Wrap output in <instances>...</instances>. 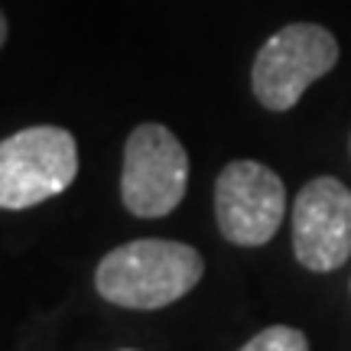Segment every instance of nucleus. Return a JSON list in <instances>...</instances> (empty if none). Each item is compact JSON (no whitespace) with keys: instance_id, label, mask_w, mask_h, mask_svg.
Returning <instances> with one entry per match:
<instances>
[{"instance_id":"nucleus-7","label":"nucleus","mask_w":351,"mask_h":351,"mask_svg":"<svg viewBox=\"0 0 351 351\" xmlns=\"http://www.w3.org/2000/svg\"><path fill=\"white\" fill-rule=\"evenodd\" d=\"M238 351H309V339L293 326H270Z\"/></svg>"},{"instance_id":"nucleus-1","label":"nucleus","mask_w":351,"mask_h":351,"mask_svg":"<svg viewBox=\"0 0 351 351\" xmlns=\"http://www.w3.org/2000/svg\"><path fill=\"white\" fill-rule=\"evenodd\" d=\"M205 261L192 244L166 238L127 241L101 257L95 289L111 306L163 309L199 287Z\"/></svg>"},{"instance_id":"nucleus-6","label":"nucleus","mask_w":351,"mask_h":351,"mask_svg":"<svg viewBox=\"0 0 351 351\" xmlns=\"http://www.w3.org/2000/svg\"><path fill=\"white\" fill-rule=\"evenodd\" d=\"M293 254L313 270H339L351 257V189L332 176H319L293 202Z\"/></svg>"},{"instance_id":"nucleus-3","label":"nucleus","mask_w":351,"mask_h":351,"mask_svg":"<svg viewBox=\"0 0 351 351\" xmlns=\"http://www.w3.org/2000/svg\"><path fill=\"white\" fill-rule=\"evenodd\" d=\"M339 62V39L319 23H289L267 39L254 59V98L267 111L296 108L306 88Z\"/></svg>"},{"instance_id":"nucleus-5","label":"nucleus","mask_w":351,"mask_h":351,"mask_svg":"<svg viewBox=\"0 0 351 351\" xmlns=\"http://www.w3.org/2000/svg\"><path fill=\"white\" fill-rule=\"evenodd\" d=\"M287 215V189L270 166L234 160L215 182V218L225 241L238 247H261L274 238Z\"/></svg>"},{"instance_id":"nucleus-9","label":"nucleus","mask_w":351,"mask_h":351,"mask_svg":"<svg viewBox=\"0 0 351 351\" xmlns=\"http://www.w3.org/2000/svg\"><path fill=\"white\" fill-rule=\"evenodd\" d=\"M127 351H130V348H127Z\"/></svg>"},{"instance_id":"nucleus-4","label":"nucleus","mask_w":351,"mask_h":351,"mask_svg":"<svg viewBox=\"0 0 351 351\" xmlns=\"http://www.w3.org/2000/svg\"><path fill=\"white\" fill-rule=\"evenodd\" d=\"M189 156L169 127L140 124L130 130L121 169V202L137 218H163L182 202Z\"/></svg>"},{"instance_id":"nucleus-8","label":"nucleus","mask_w":351,"mask_h":351,"mask_svg":"<svg viewBox=\"0 0 351 351\" xmlns=\"http://www.w3.org/2000/svg\"><path fill=\"white\" fill-rule=\"evenodd\" d=\"M3 43H7V16L0 13V46H3Z\"/></svg>"},{"instance_id":"nucleus-2","label":"nucleus","mask_w":351,"mask_h":351,"mask_svg":"<svg viewBox=\"0 0 351 351\" xmlns=\"http://www.w3.org/2000/svg\"><path fill=\"white\" fill-rule=\"evenodd\" d=\"M78 176V143L65 127L39 124L0 140V208L23 212L62 195Z\"/></svg>"}]
</instances>
